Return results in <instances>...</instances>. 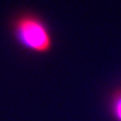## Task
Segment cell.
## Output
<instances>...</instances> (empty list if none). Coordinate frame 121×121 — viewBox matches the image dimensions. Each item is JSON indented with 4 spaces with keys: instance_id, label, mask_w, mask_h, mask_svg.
Wrapping results in <instances>:
<instances>
[{
    "instance_id": "6da1fadb",
    "label": "cell",
    "mask_w": 121,
    "mask_h": 121,
    "mask_svg": "<svg viewBox=\"0 0 121 121\" xmlns=\"http://www.w3.org/2000/svg\"><path fill=\"white\" fill-rule=\"evenodd\" d=\"M13 36L22 47L33 53H47L52 48V36L45 22L31 13H22L13 22Z\"/></svg>"
},
{
    "instance_id": "7a4b0ae2",
    "label": "cell",
    "mask_w": 121,
    "mask_h": 121,
    "mask_svg": "<svg viewBox=\"0 0 121 121\" xmlns=\"http://www.w3.org/2000/svg\"><path fill=\"white\" fill-rule=\"evenodd\" d=\"M112 111L113 114L118 121H121V91L116 93L114 98H113V103H112Z\"/></svg>"
}]
</instances>
